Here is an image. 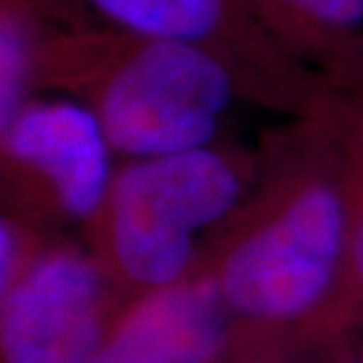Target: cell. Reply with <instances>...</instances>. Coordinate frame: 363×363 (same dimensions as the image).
<instances>
[{
    "instance_id": "6da1fadb",
    "label": "cell",
    "mask_w": 363,
    "mask_h": 363,
    "mask_svg": "<svg viewBox=\"0 0 363 363\" xmlns=\"http://www.w3.org/2000/svg\"><path fill=\"white\" fill-rule=\"evenodd\" d=\"M125 38L90 94L111 149L142 161L210 147L238 90L224 52L196 43Z\"/></svg>"
},
{
    "instance_id": "7a4b0ae2",
    "label": "cell",
    "mask_w": 363,
    "mask_h": 363,
    "mask_svg": "<svg viewBox=\"0 0 363 363\" xmlns=\"http://www.w3.org/2000/svg\"><path fill=\"white\" fill-rule=\"evenodd\" d=\"M241 194V170L213 147L133 161L113 177L104 208L116 264L140 286H172L191 262L196 234L229 215Z\"/></svg>"
},
{
    "instance_id": "3957f363",
    "label": "cell",
    "mask_w": 363,
    "mask_h": 363,
    "mask_svg": "<svg viewBox=\"0 0 363 363\" xmlns=\"http://www.w3.org/2000/svg\"><path fill=\"white\" fill-rule=\"evenodd\" d=\"M347 250L350 196L330 177H307L238 238L215 281L234 314L290 321L323 300Z\"/></svg>"
},
{
    "instance_id": "277c9868",
    "label": "cell",
    "mask_w": 363,
    "mask_h": 363,
    "mask_svg": "<svg viewBox=\"0 0 363 363\" xmlns=\"http://www.w3.org/2000/svg\"><path fill=\"white\" fill-rule=\"evenodd\" d=\"M5 290V363H88L104 342V279L81 252H48Z\"/></svg>"
},
{
    "instance_id": "5b68a950",
    "label": "cell",
    "mask_w": 363,
    "mask_h": 363,
    "mask_svg": "<svg viewBox=\"0 0 363 363\" xmlns=\"http://www.w3.org/2000/svg\"><path fill=\"white\" fill-rule=\"evenodd\" d=\"M3 130L12 163L35 172L76 220L104 213L111 191V142L85 99H28Z\"/></svg>"
},
{
    "instance_id": "8992f818",
    "label": "cell",
    "mask_w": 363,
    "mask_h": 363,
    "mask_svg": "<svg viewBox=\"0 0 363 363\" xmlns=\"http://www.w3.org/2000/svg\"><path fill=\"white\" fill-rule=\"evenodd\" d=\"M224 333L227 304L217 281H177L137 304L88 363H208Z\"/></svg>"
},
{
    "instance_id": "52a82bcc",
    "label": "cell",
    "mask_w": 363,
    "mask_h": 363,
    "mask_svg": "<svg viewBox=\"0 0 363 363\" xmlns=\"http://www.w3.org/2000/svg\"><path fill=\"white\" fill-rule=\"evenodd\" d=\"M123 35L179 40L220 50L234 0H83Z\"/></svg>"
},
{
    "instance_id": "ba28073f",
    "label": "cell",
    "mask_w": 363,
    "mask_h": 363,
    "mask_svg": "<svg viewBox=\"0 0 363 363\" xmlns=\"http://www.w3.org/2000/svg\"><path fill=\"white\" fill-rule=\"evenodd\" d=\"M40 62L33 21L17 0H3L0 14V128H5L31 94Z\"/></svg>"
},
{
    "instance_id": "9c48e42d",
    "label": "cell",
    "mask_w": 363,
    "mask_h": 363,
    "mask_svg": "<svg viewBox=\"0 0 363 363\" xmlns=\"http://www.w3.org/2000/svg\"><path fill=\"white\" fill-rule=\"evenodd\" d=\"M269 3L318 35L354 38L363 33V0H269Z\"/></svg>"
},
{
    "instance_id": "30bf717a",
    "label": "cell",
    "mask_w": 363,
    "mask_h": 363,
    "mask_svg": "<svg viewBox=\"0 0 363 363\" xmlns=\"http://www.w3.org/2000/svg\"><path fill=\"white\" fill-rule=\"evenodd\" d=\"M352 255V269L357 281L363 286V156L361 168L357 177V189L354 199L350 201V250Z\"/></svg>"
},
{
    "instance_id": "8fae6325",
    "label": "cell",
    "mask_w": 363,
    "mask_h": 363,
    "mask_svg": "<svg viewBox=\"0 0 363 363\" xmlns=\"http://www.w3.org/2000/svg\"><path fill=\"white\" fill-rule=\"evenodd\" d=\"M0 238H3V259H0V276H3V288H7V283L14 281V267H17V234H14V227L10 222H3V231H0Z\"/></svg>"
}]
</instances>
